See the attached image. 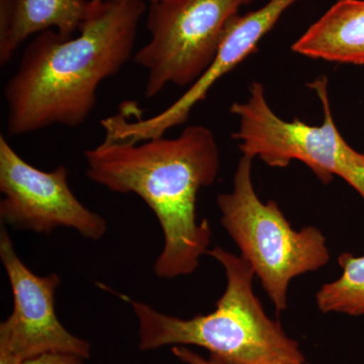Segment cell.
<instances>
[{
	"label": "cell",
	"mask_w": 364,
	"mask_h": 364,
	"mask_svg": "<svg viewBox=\"0 0 364 364\" xmlns=\"http://www.w3.org/2000/svg\"><path fill=\"white\" fill-rule=\"evenodd\" d=\"M146 13L143 0H90L77 37L63 38L53 30L35 36L4 86L9 133L85 123L102 81L134 56Z\"/></svg>",
	"instance_id": "cell-1"
},
{
	"label": "cell",
	"mask_w": 364,
	"mask_h": 364,
	"mask_svg": "<svg viewBox=\"0 0 364 364\" xmlns=\"http://www.w3.org/2000/svg\"><path fill=\"white\" fill-rule=\"evenodd\" d=\"M85 157L90 181L112 193H134L154 213L164 239L153 265L158 279L193 274L212 241L210 222L198 221L196 203L200 191L219 176L220 150L213 132L196 124L176 138L138 143L105 138Z\"/></svg>",
	"instance_id": "cell-2"
},
{
	"label": "cell",
	"mask_w": 364,
	"mask_h": 364,
	"mask_svg": "<svg viewBox=\"0 0 364 364\" xmlns=\"http://www.w3.org/2000/svg\"><path fill=\"white\" fill-rule=\"evenodd\" d=\"M226 274V289L213 312L191 318L160 312L152 306L122 296L138 320L139 349L154 351L166 346H196L210 358L227 364H298L305 356L296 340L268 317L253 291L252 268L226 249H210Z\"/></svg>",
	"instance_id": "cell-3"
},
{
	"label": "cell",
	"mask_w": 364,
	"mask_h": 364,
	"mask_svg": "<svg viewBox=\"0 0 364 364\" xmlns=\"http://www.w3.org/2000/svg\"><path fill=\"white\" fill-rule=\"evenodd\" d=\"M253 160L242 155L233 188L217 196L220 223L280 313L287 309L291 280L324 267L331 256L318 228L296 231L277 202L260 200L253 186Z\"/></svg>",
	"instance_id": "cell-4"
},
{
	"label": "cell",
	"mask_w": 364,
	"mask_h": 364,
	"mask_svg": "<svg viewBox=\"0 0 364 364\" xmlns=\"http://www.w3.org/2000/svg\"><path fill=\"white\" fill-rule=\"evenodd\" d=\"M306 85L320 100L322 124L311 126L298 117L282 119L268 104L264 86L254 81L247 100L230 107L238 119V130L232 138L238 142L242 155L259 158L268 166L284 168L293 161L304 163L324 186L338 176L364 203V152L354 150L335 124L328 78L318 76Z\"/></svg>",
	"instance_id": "cell-5"
},
{
	"label": "cell",
	"mask_w": 364,
	"mask_h": 364,
	"mask_svg": "<svg viewBox=\"0 0 364 364\" xmlns=\"http://www.w3.org/2000/svg\"><path fill=\"white\" fill-rule=\"evenodd\" d=\"M254 0H157L147 9L150 40L134 55L147 71L145 95L191 86L212 65L228 26Z\"/></svg>",
	"instance_id": "cell-6"
},
{
	"label": "cell",
	"mask_w": 364,
	"mask_h": 364,
	"mask_svg": "<svg viewBox=\"0 0 364 364\" xmlns=\"http://www.w3.org/2000/svg\"><path fill=\"white\" fill-rule=\"evenodd\" d=\"M0 193L2 225L14 230L49 235L65 228L93 241L107 233L105 218L74 195L65 166L43 171L23 160L4 136H0Z\"/></svg>",
	"instance_id": "cell-7"
},
{
	"label": "cell",
	"mask_w": 364,
	"mask_h": 364,
	"mask_svg": "<svg viewBox=\"0 0 364 364\" xmlns=\"http://www.w3.org/2000/svg\"><path fill=\"white\" fill-rule=\"evenodd\" d=\"M0 260L13 294V311L0 324V364H23L50 352L90 358V342L69 332L57 316L55 294L61 284L59 275H38L26 267L4 225Z\"/></svg>",
	"instance_id": "cell-8"
},
{
	"label": "cell",
	"mask_w": 364,
	"mask_h": 364,
	"mask_svg": "<svg viewBox=\"0 0 364 364\" xmlns=\"http://www.w3.org/2000/svg\"><path fill=\"white\" fill-rule=\"evenodd\" d=\"M299 0H269L264 6L245 14H238L228 26L212 65L193 85L165 111L141 119L136 102H127L114 116L102 119L100 124L109 140L138 143L166 135L174 127L188 121L196 105L207 97L208 91L226 74L240 65L244 60L257 51L260 41L277 26L289 7Z\"/></svg>",
	"instance_id": "cell-9"
},
{
	"label": "cell",
	"mask_w": 364,
	"mask_h": 364,
	"mask_svg": "<svg viewBox=\"0 0 364 364\" xmlns=\"http://www.w3.org/2000/svg\"><path fill=\"white\" fill-rule=\"evenodd\" d=\"M291 49L306 58L364 65V0H337Z\"/></svg>",
	"instance_id": "cell-10"
},
{
	"label": "cell",
	"mask_w": 364,
	"mask_h": 364,
	"mask_svg": "<svg viewBox=\"0 0 364 364\" xmlns=\"http://www.w3.org/2000/svg\"><path fill=\"white\" fill-rule=\"evenodd\" d=\"M90 0H11L0 14V64L6 65L28 38L46 31L73 37L85 20Z\"/></svg>",
	"instance_id": "cell-11"
},
{
	"label": "cell",
	"mask_w": 364,
	"mask_h": 364,
	"mask_svg": "<svg viewBox=\"0 0 364 364\" xmlns=\"http://www.w3.org/2000/svg\"><path fill=\"white\" fill-rule=\"evenodd\" d=\"M341 277L326 284L316 294V303L322 313L364 315V256L344 252L338 257Z\"/></svg>",
	"instance_id": "cell-12"
},
{
	"label": "cell",
	"mask_w": 364,
	"mask_h": 364,
	"mask_svg": "<svg viewBox=\"0 0 364 364\" xmlns=\"http://www.w3.org/2000/svg\"><path fill=\"white\" fill-rule=\"evenodd\" d=\"M85 358L72 353L50 352L28 359L23 364H85Z\"/></svg>",
	"instance_id": "cell-13"
},
{
	"label": "cell",
	"mask_w": 364,
	"mask_h": 364,
	"mask_svg": "<svg viewBox=\"0 0 364 364\" xmlns=\"http://www.w3.org/2000/svg\"><path fill=\"white\" fill-rule=\"evenodd\" d=\"M171 352L181 364H227L214 360L212 358H205L202 355L189 348L188 346H172Z\"/></svg>",
	"instance_id": "cell-14"
},
{
	"label": "cell",
	"mask_w": 364,
	"mask_h": 364,
	"mask_svg": "<svg viewBox=\"0 0 364 364\" xmlns=\"http://www.w3.org/2000/svg\"><path fill=\"white\" fill-rule=\"evenodd\" d=\"M157 1V0H150V2Z\"/></svg>",
	"instance_id": "cell-15"
},
{
	"label": "cell",
	"mask_w": 364,
	"mask_h": 364,
	"mask_svg": "<svg viewBox=\"0 0 364 364\" xmlns=\"http://www.w3.org/2000/svg\"><path fill=\"white\" fill-rule=\"evenodd\" d=\"M298 364H308V363H306L305 361V363H298Z\"/></svg>",
	"instance_id": "cell-16"
}]
</instances>
